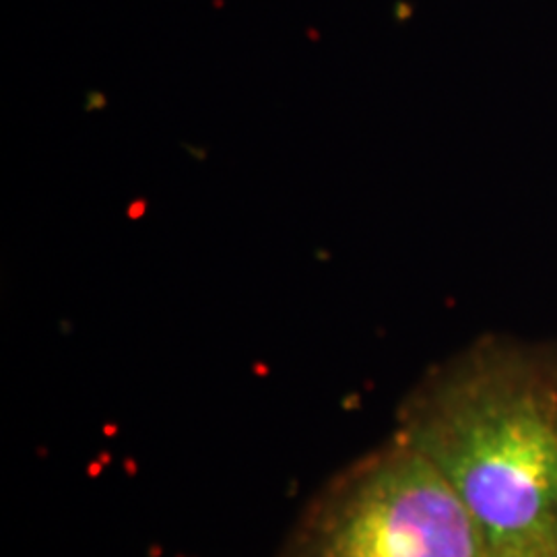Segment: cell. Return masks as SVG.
<instances>
[{"label":"cell","mask_w":557,"mask_h":557,"mask_svg":"<svg viewBox=\"0 0 557 557\" xmlns=\"http://www.w3.org/2000/svg\"><path fill=\"white\" fill-rule=\"evenodd\" d=\"M395 434L434 462L494 556L557 537V338H478L407 395Z\"/></svg>","instance_id":"cell-1"},{"label":"cell","mask_w":557,"mask_h":557,"mask_svg":"<svg viewBox=\"0 0 557 557\" xmlns=\"http://www.w3.org/2000/svg\"><path fill=\"white\" fill-rule=\"evenodd\" d=\"M527 557H557V537L554 541H549L547 545H543L535 554Z\"/></svg>","instance_id":"cell-3"},{"label":"cell","mask_w":557,"mask_h":557,"mask_svg":"<svg viewBox=\"0 0 557 557\" xmlns=\"http://www.w3.org/2000/svg\"><path fill=\"white\" fill-rule=\"evenodd\" d=\"M281 557H496L453 485L393 434L308 504Z\"/></svg>","instance_id":"cell-2"}]
</instances>
